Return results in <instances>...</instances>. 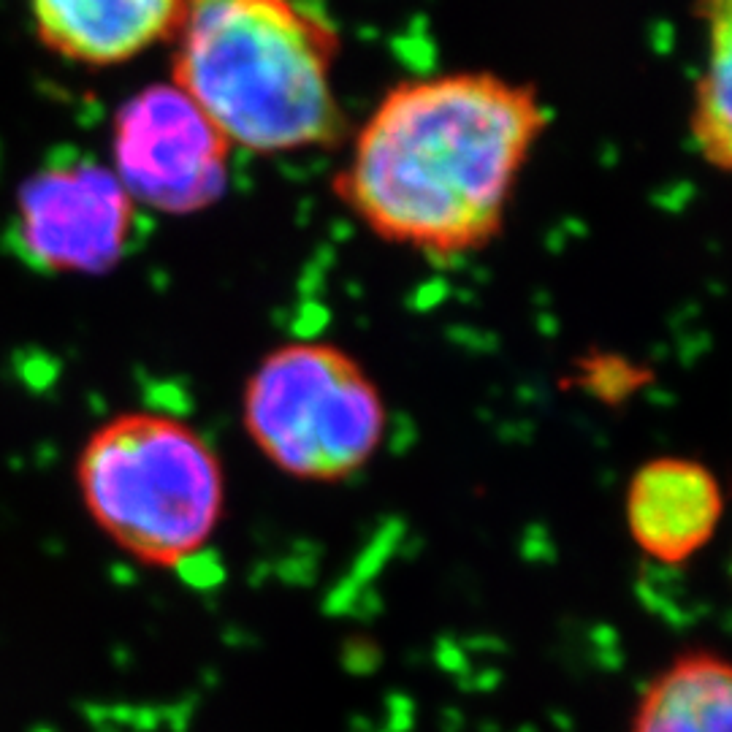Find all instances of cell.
<instances>
[{
  "label": "cell",
  "instance_id": "obj_2",
  "mask_svg": "<svg viewBox=\"0 0 732 732\" xmlns=\"http://www.w3.org/2000/svg\"><path fill=\"white\" fill-rule=\"evenodd\" d=\"M174 85L228 139L255 152L323 147L342 131L337 30L299 0H215L179 28Z\"/></svg>",
  "mask_w": 732,
  "mask_h": 732
},
{
  "label": "cell",
  "instance_id": "obj_9",
  "mask_svg": "<svg viewBox=\"0 0 732 732\" xmlns=\"http://www.w3.org/2000/svg\"><path fill=\"white\" fill-rule=\"evenodd\" d=\"M629 732H732V662L684 654L640 697Z\"/></svg>",
  "mask_w": 732,
  "mask_h": 732
},
{
  "label": "cell",
  "instance_id": "obj_7",
  "mask_svg": "<svg viewBox=\"0 0 732 732\" xmlns=\"http://www.w3.org/2000/svg\"><path fill=\"white\" fill-rule=\"evenodd\" d=\"M722 513V483L695 459H654L629 480V535L657 562L692 559L716 535Z\"/></svg>",
  "mask_w": 732,
  "mask_h": 732
},
{
  "label": "cell",
  "instance_id": "obj_10",
  "mask_svg": "<svg viewBox=\"0 0 732 732\" xmlns=\"http://www.w3.org/2000/svg\"><path fill=\"white\" fill-rule=\"evenodd\" d=\"M697 9L705 52L692 93L689 133L708 166L732 174V0H697Z\"/></svg>",
  "mask_w": 732,
  "mask_h": 732
},
{
  "label": "cell",
  "instance_id": "obj_8",
  "mask_svg": "<svg viewBox=\"0 0 732 732\" xmlns=\"http://www.w3.org/2000/svg\"><path fill=\"white\" fill-rule=\"evenodd\" d=\"M41 44L85 66H114L182 28L190 0H30Z\"/></svg>",
  "mask_w": 732,
  "mask_h": 732
},
{
  "label": "cell",
  "instance_id": "obj_6",
  "mask_svg": "<svg viewBox=\"0 0 732 732\" xmlns=\"http://www.w3.org/2000/svg\"><path fill=\"white\" fill-rule=\"evenodd\" d=\"M133 198L114 171L79 160L30 177L17 196L14 242L49 272L101 274L122 261Z\"/></svg>",
  "mask_w": 732,
  "mask_h": 732
},
{
  "label": "cell",
  "instance_id": "obj_11",
  "mask_svg": "<svg viewBox=\"0 0 732 732\" xmlns=\"http://www.w3.org/2000/svg\"><path fill=\"white\" fill-rule=\"evenodd\" d=\"M201 3H215V0H190V9H193V6H201Z\"/></svg>",
  "mask_w": 732,
  "mask_h": 732
},
{
  "label": "cell",
  "instance_id": "obj_1",
  "mask_svg": "<svg viewBox=\"0 0 732 732\" xmlns=\"http://www.w3.org/2000/svg\"><path fill=\"white\" fill-rule=\"evenodd\" d=\"M545 128L535 87L494 71L410 79L361 125L337 193L385 242L445 261L472 255L502 234Z\"/></svg>",
  "mask_w": 732,
  "mask_h": 732
},
{
  "label": "cell",
  "instance_id": "obj_5",
  "mask_svg": "<svg viewBox=\"0 0 732 732\" xmlns=\"http://www.w3.org/2000/svg\"><path fill=\"white\" fill-rule=\"evenodd\" d=\"M231 144L177 85L133 95L114 122L117 179L133 204L188 215L215 204L228 185Z\"/></svg>",
  "mask_w": 732,
  "mask_h": 732
},
{
  "label": "cell",
  "instance_id": "obj_4",
  "mask_svg": "<svg viewBox=\"0 0 732 732\" xmlns=\"http://www.w3.org/2000/svg\"><path fill=\"white\" fill-rule=\"evenodd\" d=\"M244 426L274 467L337 483L366 467L385 434V404L364 366L326 342L263 358L244 391Z\"/></svg>",
  "mask_w": 732,
  "mask_h": 732
},
{
  "label": "cell",
  "instance_id": "obj_3",
  "mask_svg": "<svg viewBox=\"0 0 732 732\" xmlns=\"http://www.w3.org/2000/svg\"><path fill=\"white\" fill-rule=\"evenodd\" d=\"M76 478L95 524L155 567L179 570L204 554L226 505V475L212 445L160 413L101 426L79 456Z\"/></svg>",
  "mask_w": 732,
  "mask_h": 732
}]
</instances>
